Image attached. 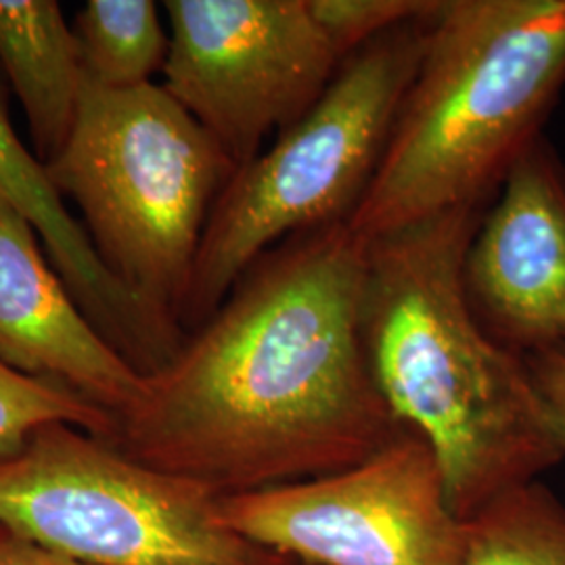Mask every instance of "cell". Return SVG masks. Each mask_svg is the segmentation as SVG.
<instances>
[{
	"mask_svg": "<svg viewBox=\"0 0 565 565\" xmlns=\"http://www.w3.org/2000/svg\"><path fill=\"white\" fill-rule=\"evenodd\" d=\"M366 254L348 223L266 252L142 375L109 443L218 497L335 473L394 443L406 427L364 342Z\"/></svg>",
	"mask_w": 565,
	"mask_h": 565,
	"instance_id": "obj_1",
	"label": "cell"
},
{
	"mask_svg": "<svg viewBox=\"0 0 565 565\" xmlns=\"http://www.w3.org/2000/svg\"><path fill=\"white\" fill-rule=\"evenodd\" d=\"M484 212L465 207L369 243L364 281L375 382L431 448L465 522L565 459L527 363L486 333L465 298V252Z\"/></svg>",
	"mask_w": 565,
	"mask_h": 565,
	"instance_id": "obj_2",
	"label": "cell"
},
{
	"mask_svg": "<svg viewBox=\"0 0 565 565\" xmlns=\"http://www.w3.org/2000/svg\"><path fill=\"white\" fill-rule=\"evenodd\" d=\"M565 88V0H440L348 226L364 243L488 210Z\"/></svg>",
	"mask_w": 565,
	"mask_h": 565,
	"instance_id": "obj_3",
	"label": "cell"
},
{
	"mask_svg": "<svg viewBox=\"0 0 565 565\" xmlns=\"http://www.w3.org/2000/svg\"><path fill=\"white\" fill-rule=\"evenodd\" d=\"M46 172L81 207L114 277L181 323L203 231L235 174L202 124L160 84L86 82L78 120Z\"/></svg>",
	"mask_w": 565,
	"mask_h": 565,
	"instance_id": "obj_4",
	"label": "cell"
},
{
	"mask_svg": "<svg viewBox=\"0 0 565 565\" xmlns=\"http://www.w3.org/2000/svg\"><path fill=\"white\" fill-rule=\"evenodd\" d=\"M429 18L350 55L321 99L233 174L203 231L181 308L184 333L205 323L266 252L350 221L419 67Z\"/></svg>",
	"mask_w": 565,
	"mask_h": 565,
	"instance_id": "obj_5",
	"label": "cell"
},
{
	"mask_svg": "<svg viewBox=\"0 0 565 565\" xmlns=\"http://www.w3.org/2000/svg\"><path fill=\"white\" fill-rule=\"evenodd\" d=\"M0 525L88 565H294L228 527L210 488L49 424L0 459Z\"/></svg>",
	"mask_w": 565,
	"mask_h": 565,
	"instance_id": "obj_6",
	"label": "cell"
},
{
	"mask_svg": "<svg viewBox=\"0 0 565 565\" xmlns=\"http://www.w3.org/2000/svg\"><path fill=\"white\" fill-rule=\"evenodd\" d=\"M228 527L306 565H461L467 522L431 448L411 429L366 461L221 497Z\"/></svg>",
	"mask_w": 565,
	"mask_h": 565,
	"instance_id": "obj_7",
	"label": "cell"
},
{
	"mask_svg": "<svg viewBox=\"0 0 565 565\" xmlns=\"http://www.w3.org/2000/svg\"><path fill=\"white\" fill-rule=\"evenodd\" d=\"M163 88L235 172L321 99L343 60L308 0H166Z\"/></svg>",
	"mask_w": 565,
	"mask_h": 565,
	"instance_id": "obj_8",
	"label": "cell"
},
{
	"mask_svg": "<svg viewBox=\"0 0 565 565\" xmlns=\"http://www.w3.org/2000/svg\"><path fill=\"white\" fill-rule=\"evenodd\" d=\"M467 303L520 359L565 354V166L541 139L509 172L463 260Z\"/></svg>",
	"mask_w": 565,
	"mask_h": 565,
	"instance_id": "obj_9",
	"label": "cell"
},
{
	"mask_svg": "<svg viewBox=\"0 0 565 565\" xmlns=\"http://www.w3.org/2000/svg\"><path fill=\"white\" fill-rule=\"evenodd\" d=\"M0 363L65 385L116 422L142 375L88 321L21 214L0 200Z\"/></svg>",
	"mask_w": 565,
	"mask_h": 565,
	"instance_id": "obj_10",
	"label": "cell"
},
{
	"mask_svg": "<svg viewBox=\"0 0 565 565\" xmlns=\"http://www.w3.org/2000/svg\"><path fill=\"white\" fill-rule=\"evenodd\" d=\"M0 200L36 231L42 247L88 321L141 375L170 363L186 333L181 323L139 300L105 266L49 179L46 166L15 135L0 82Z\"/></svg>",
	"mask_w": 565,
	"mask_h": 565,
	"instance_id": "obj_11",
	"label": "cell"
},
{
	"mask_svg": "<svg viewBox=\"0 0 565 565\" xmlns=\"http://www.w3.org/2000/svg\"><path fill=\"white\" fill-rule=\"evenodd\" d=\"M0 70L23 107L36 158L53 162L78 120L86 84L60 2L0 0Z\"/></svg>",
	"mask_w": 565,
	"mask_h": 565,
	"instance_id": "obj_12",
	"label": "cell"
},
{
	"mask_svg": "<svg viewBox=\"0 0 565 565\" xmlns=\"http://www.w3.org/2000/svg\"><path fill=\"white\" fill-rule=\"evenodd\" d=\"M72 28L88 84L135 88L163 70L170 39L151 0H88Z\"/></svg>",
	"mask_w": 565,
	"mask_h": 565,
	"instance_id": "obj_13",
	"label": "cell"
},
{
	"mask_svg": "<svg viewBox=\"0 0 565 565\" xmlns=\"http://www.w3.org/2000/svg\"><path fill=\"white\" fill-rule=\"evenodd\" d=\"M461 565H565V505L536 482L509 490L467 520Z\"/></svg>",
	"mask_w": 565,
	"mask_h": 565,
	"instance_id": "obj_14",
	"label": "cell"
},
{
	"mask_svg": "<svg viewBox=\"0 0 565 565\" xmlns=\"http://www.w3.org/2000/svg\"><path fill=\"white\" fill-rule=\"evenodd\" d=\"M49 424H67L109 440L116 419L65 385L23 375L0 363V459L15 455Z\"/></svg>",
	"mask_w": 565,
	"mask_h": 565,
	"instance_id": "obj_15",
	"label": "cell"
},
{
	"mask_svg": "<svg viewBox=\"0 0 565 565\" xmlns=\"http://www.w3.org/2000/svg\"><path fill=\"white\" fill-rule=\"evenodd\" d=\"M324 36L343 61L387 32L429 18L440 0H308Z\"/></svg>",
	"mask_w": 565,
	"mask_h": 565,
	"instance_id": "obj_16",
	"label": "cell"
},
{
	"mask_svg": "<svg viewBox=\"0 0 565 565\" xmlns=\"http://www.w3.org/2000/svg\"><path fill=\"white\" fill-rule=\"evenodd\" d=\"M525 363L565 448V354H541Z\"/></svg>",
	"mask_w": 565,
	"mask_h": 565,
	"instance_id": "obj_17",
	"label": "cell"
},
{
	"mask_svg": "<svg viewBox=\"0 0 565 565\" xmlns=\"http://www.w3.org/2000/svg\"><path fill=\"white\" fill-rule=\"evenodd\" d=\"M0 565H88L0 525Z\"/></svg>",
	"mask_w": 565,
	"mask_h": 565,
	"instance_id": "obj_18",
	"label": "cell"
},
{
	"mask_svg": "<svg viewBox=\"0 0 565 565\" xmlns=\"http://www.w3.org/2000/svg\"><path fill=\"white\" fill-rule=\"evenodd\" d=\"M294 565H306V564H294Z\"/></svg>",
	"mask_w": 565,
	"mask_h": 565,
	"instance_id": "obj_19",
	"label": "cell"
}]
</instances>
